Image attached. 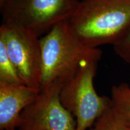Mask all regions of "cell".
<instances>
[{
    "label": "cell",
    "instance_id": "12",
    "mask_svg": "<svg viewBox=\"0 0 130 130\" xmlns=\"http://www.w3.org/2000/svg\"><path fill=\"white\" fill-rule=\"evenodd\" d=\"M7 0H0V9H1L3 7V6H4V4H6V1Z\"/></svg>",
    "mask_w": 130,
    "mask_h": 130
},
{
    "label": "cell",
    "instance_id": "11",
    "mask_svg": "<svg viewBox=\"0 0 130 130\" xmlns=\"http://www.w3.org/2000/svg\"><path fill=\"white\" fill-rule=\"evenodd\" d=\"M113 46L115 53L125 62L130 64V29Z\"/></svg>",
    "mask_w": 130,
    "mask_h": 130
},
{
    "label": "cell",
    "instance_id": "5",
    "mask_svg": "<svg viewBox=\"0 0 130 130\" xmlns=\"http://www.w3.org/2000/svg\"><path fill=\"white\" fill-rule=\"evenodd\" d=\"M0 40L15 66L22 83L40 90L42 53L39 37L19 26L2 24Z\"/></svg>",
    "mask_w": 130,
    "mask_h": 130
},
{
    "label": "cell",
    "instance_id": "6",
    "mask_svg": "<svg viewBox=\"0 0 130 130\" xmlns=\"http://www.w3.org/2000/svg\"><path fill=\"white\" fill-rule=\"evenodd\" d=\"M63 84L57 80L40 89L36 100L22 111L18 130H76L75 119L60 99Z\"/></svg>",
    "mask_w": 130,
    "mask_h": 130
},
{
    "label": "cell",
    "instance_id": "8",
    "mask_svg": "<svg viewBox=\"0 0 130 130\" xmlns=\"http://www.w3.org/2000/svg\"><path fill=\"white\" fill-rule=\"evenodd\" d=\"M111 108L118 120L130 127V86L125 83L112 87Z\"/></svg>",
    "mask_w": 130,
    "mask_h": 130
},
{
    "label": "cell",
    "instance_id": "13",
    "mask_svg": "<svg viewBox=\"0 0 130 130\" xmlns=\"http://www.w3.org/2000/svg\"><path fill=\"white\" fill-rule=\"evenodd\" d=\"M127 129L128 130H130V127H127Z\"/></svg>",
    "mask_w": 130,
    "mask_h": 130
},
{
    "label": "cell",
    "instance_id": "10",
    "mask_svg": "<svg viewBox=\"0 0 130 130\" xmlns=\"http://www.w3.org/2000/svg\"><path fill=\"white\" fill-rule=\"evenodd\" d=\"M88 130H128L118 120L110 107Z\"/></svg>",
    "mask_w": 130,
    "mask_h": 130
},
{
    "label": "cell",
    "instance_id": "9",
    "mask_svg": "<svg viewBox=\"0 0 130 130\" xmlns=\"http://www.w3.org/2000/svg\"><path fill=\"white\" fill-rule=\"evenodd\" d=\"M0 81L22 84L17 69L8 54L4 45L0 40Z\"/></svg>",
    "mask_w": 130,
    "mask_h": 130
},
{
    "label": "cell",
    "instance_id": "4",
    "mask_svg": "<svg viewBox=\"0 0 130 130\" xmlns=\"http://www.w3.org/2000/svg\"><path fill=\"white\" fill-rule=\"evenodd\" d=\"M79 0H7L1 10L2 24L28 30L39 37L69 20Z\"/></svg>",
    "mask_w": 130,
    "mask_h": 130
},
{
    "label": "cell",
    "instance_id": "1",
    "mask_svg": "<svg viewBox=\"0 0 130 130\" xmlns=\"http://www.w3.org/2000/svg\"><path fill=\"white\" fill-rule=\"evenodd\" d=\"M68 21L88 48L114 45L130 29V0H81Z\"/></svg>",
    "mask_w": 130,
    "mask_h": 130
},
{
    "label": "cell",
    "instance_id": "7",
    "mask_svg": "<svg viewBox=\"0 0 130 130\" xmlns=\"http://www.w3.org/2000/svg\"><path fill=\"white\" fill-rule=\"evenodd\" d=\"M40 91L0 81V130H18L22 111L36 100Z\"/></svg>",
    "mask_w": 130,
    "mask_h": 130
},
{
    "label": "cell",
    "instance_id": "3",
    "mask_svg": "<svg viewBox=\"0 0 130 130\" xmlns=\"http://www.w3.org/2000/svg\"><path fill=\"white\" fill-rule=\"evenodd\" d=\"M101 55L86 60L77 72L63 83L61 102L75 119L76 130H88L111 107V100L96 92L94 78Z\"/></svg>",
    "mask_w": 130,
    "mask_h": 130
},
{
    "label": "cell",
    "instance_id": "2",
    "mask_svg": "<svg viewBox=\"0 0 130 130\" xmlns=\"http://www.w3.org/2000/svg\"><path fill=\"white\" fill-rule=\"evenodd\" d=\"M42 53L40 89L57 80L63 83L77 72L86 60L102 54L99 48L85 46L68 21L57 24L40 39Z\"/></svg>",
    "mask_w": 130,
    "mask_h": 130
}]
</instances>
